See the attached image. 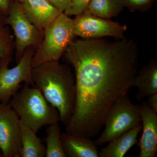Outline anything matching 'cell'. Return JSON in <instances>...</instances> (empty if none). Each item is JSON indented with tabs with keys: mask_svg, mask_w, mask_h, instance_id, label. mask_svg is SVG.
<instances>
[{
	"mask_svg": "<svg viewBox=\"0 0 157 157\" xmlns=\"http://www.w3.org/2000/svg\"><path fill=\"white\" fill-rule=\"evenodd\" d=\"M61 139L67 157H99L98 147L91 138L65 132L61 134Z\"/></svg>",
	"mask_w": 157,
	"mask_h": 157,
	"instance_id": "obj_12",
	"label": "cell"
},
{
	"mask_svg": "<svg viewBox=\"0 0 157 157\" xmlns=\"http://www.w3.org/2000/svg\"><path fill=\"white\" fill-rule=\"evenodd\" d=\"M7 16L0 10V28L5 26L6 25V19Z\"/></svg>",
	"mask_w": 157,
	"mask_h": 157,
	"instance_id": "obj_24",
	"label": "cell"
},
{
	"mask_svg": "<svg viewBox=\"0 0 157 157\" xmlns=\"http://www.w3.org/2000/svg\"><path fill=\"white\" fill-rule=\"evenodd\" d=\"M11 3V0H0V10L7 16Z\"/></svg>",
	"mask_w": 157,
	"mask_h": 157,
	"instance_id": "obj_22",
	"label": "cell"
},
{
	"mask_svg": "<svg viewBox=\"0 0 157 157\" xmlns=\"http://www.w3.org/2000/svg\"><path fill=\"white\" fill-rule=\"evenodd\" d=\"M75 72L76 98L68 134L91 138L104 126L108 110L132 87L139 67L138 45L124 38L73 41L65 52Z\"/></svg>",
	"mask_w": 157,
	"mask_h": 157,
	"instance_id": "obj_1",
	"label": "cell"
},
{
	"mask_svg": "<svg viewBox=\"0 0 157 157\" xmlns=\"http://www.w3.org/2000/svg\"><path fill=\"white\" fill-rule=\"evenodd\" d=\"M142 130V123L124 133L99 152V157H123L137 143V138Z\"/></svg>",
	"mask_w": 157,
	"mask_h": 157,
	"instance_id": "obj_13",
	"label": "cell"
},
{
	"mask_svg": "<svg viewBox=\"0 0 157 157\" xmlns=\"http://www.w3.org/2000/svg\"><path fill=\"white\" fill-rule=\"evenodd\" d=\"M91 0H72L70 6L63 12L68 16L79 15L87 9Z\"/></svg>",
	"mask_w": 157,
	"mask_h": 157,
	"instance_id": "obj_20",
	"label": "cell"
},
{
	"mask_svg": "<svg viewBox=\"0 0 157 157\" xmlns=\"http://www.w3.org/2000/svg\"><path fill=\"white\" fill-rule=\"evenodd\" d=\"M67 1H68V2H70V3L72 1V0H67Z\"/></svg>",
	"mask_w": 157,
	"mask_h": 157,
	"instance_id": "obj_27",
	"label": "cell"
},
{
	"mask_svg": "<svg viewBox=\"0 0 157 157\" xmlns=\"http://www.w3.org/2000/svg\"><path fill=\"white\" fill-rule=\"evenodd\" d=\"M55 7L62 12H64L69 8L70 2L67 0H48Z\"/></svg>",
	"mask_w": 157,
	"mask_h": 157,
	"instance_id": "obj_21",
	"label": "cell"
},
{
	"mask_svg": "<svg viewBox=\"0 0 157 157\" xmlns=\"http://www.w3.org/2000/svg\"><path fill=\"white\" fill-rule=\"evenodd\" d=\"M76 36L82 39H95L112 37L115 39L125 38L124 34L128 29L126 25H122L94 15L88 11L77 15L73 19Z\"/></svg>",
	"mask_w": 157,
	"mask_h": 157,
	"instance_id": "obj_7",
	"label": "cell"
},
{
	"mask_svg": "<svg viewBox=\"0 0 157 157\" xmlns=\"http://www.w3.org/2000/svg\"><path fill=\"white\" fill-rule=\"evenodd\" d=\"M21 151L20 157L45 156V147L36 132L20 122Z\"/></svg>",
	"mask_w": 157,
	"mask_h": 157,
	"instance_id": "obj_15",
	"label": "cell"
},
{
	"mask_svg": "<svg viewBox=\"0 0 157 157\" xmlns=\"http://www.w3.org/2000/svg\"><path fill=\"white\" fill-rule=\"evenodd\" d=\"M3 157L2 153V152L1 151V149H0V157Z\"/></svg>",
	"mask_w": 157,
	"mask_h": 157,
	"instance_id": "obj_25",
	"label": "cell"
},
{
	"mask_svg": "<svg viewBox=\"0 0 157 157\" xmlns=\"http://www.w3.org/2000/svg\"><path fill=\"white\" fill-rule=\"evenodd\" d=\"M26 0H19L20 2L21 3L24 2H25Z\"/></svg>",
	"mask_w": 157,
	"mask_h": 157,
	"instance_id": "obj_26",
	"label": "cell"
},
{
	"mask_svg": "<svg viewBox=\"0 0 157 157\" xmlns=\"http://www.w3.org/2000/svg\"><path fill=\"white\" fill-rule=\"evenodd\" d=\"M20 121L9 103H0V149L4 157H20Z\"/></svg>",
	"mask_w": 157,
	"mask_h": 157,
	"instance_id": "obj_9",
	"label": "cell"
},
{
	"mask_svg": "<svg viewBox=\"0 0 157 157\" xmlns=\"http://www.w3.org/2000/svg\"><path fill=\"white\" fill-rule=\"evenodd\" d=\"M13 36L7 27L0 28V61H11V55L13 45Z\"/></svg>",
	"mask_w": 157,
	"mask_h": 157,
	"instance_id": "obj_18",
	"label": "cell"
},
{
	"mask_svg": "<svg viewBox=\"0 0 157 157\" xmlns=\"http://www.w3.org/2000/svg\"><path fill=\"white\" fill-rule=\"evenodd\" d=\"M142 134L138 145L139 157H155L157 151V113L148 104L140 106Z\"/></svg>",
	"mask_w": 157,
	"mask_h": 157,
	"instance_id": "obj_10",
	"label": "cell"
},
{
	"mask_svg": "<svg viewBox=\"0 0 157 157\" xmlns=\"http://www.w3.org/2000/svg\"><path fill=\"white\" fill-rule=\"evenodd\" d=\"M29 85L25 83L9 103L20 122L37 133L42 127L59 122V114L38 88Z\"/></svg>",
	"mask_w": 157,
	"mask_h": 157,
	"instance_id": "obj_3",
	"label": "cell"
},
{
	"mask_svg": "<svg viewBox=\"0 0 157 157\" xmlns=\"http://www.w3.org/2000/svg\"><path fill=\"white\" fill-rule=\"evenodd\" d=\"M132 86L138 88L136 98L140 101L144 98L157 93V63L151 59L148 64L137 73Z\"/></svg>",
	"mask_w": 157,
	"mask_h": 157,
	"instance_id": "obj_14",
	"label": "cell"
},
{
	"mask_svg": "<svg viewBox=\"0 0 157 157\" xmlns=\"http://www.w3.org/2000/svg\"><path fill=\"white\" fill-rule=\"evenodd\" d=\"M34 52L33 46L26 48L14 67H8L9 62L0 64V103H9L22 82L33 86L32 60Z\"/></svg>",
	"mask_w": 157,
	"mask_h": 157,
	"instance_id": "obj_6",
	"label": "cell"
},
{
	"mask_svg": "<svg viewBox=\"0 0 157 157\" xmlns=\"http://www.w3.org/2000/svg\"><path fill=\"white\" fill-rule=\"evenodd\" d=\"M140 106L133 104L128 94L117 99L107 113L104 131L94 141L96 145L109 143L141 124Z\"/></svg>",
	"mask_w": 157,
	"mask_h": 157,
	"instance_id": "obj_5",
	"label": "cell"
},
{
	"mask_svg": "<svg viewBox=\"0 0 157 157\" xmlns=\"http://www.w3.org/2000/svg\"><path fill=\"white\" fill-rule=\"evenodd\" d=\"M43 41L34 52L32 68L51 62H59L76 36L73 19L62 12L45 29Z\"/></svg>",
	"mask_w": 157,
	"mask_h": 157,
	"instance_id": "obj_4",
	"label": "cell"
},
{
	"mask_svg": "<svg viewBox=\"0 0 157 157\" xmlns=\"http://www.w3.org/2000/svg\"><path fill=\"white\" fill-rule=\"evenodd\" d=\"M61 134L59 122L48 126L45 140V157H67L62 145Z\"/></svg>",
	"mask_w": 157,
	"mask_h": 157,
	"instance_id": "obj_17",
	"label": "cell"
},
{
	"mask_svg": "<svg viewBox=\"0 0 157 157\" xmlns=\"http://www.w3.org/2000/svg\"><path fill=\"white\" fill-rule=\"evenodd\" d=\"M21 5L29 20L42 32L62 13L48 0H26Z\"/></svg>",
	"mask_w": 157,
	"mask_h": 157,
	"instance_id": "obj_11",
	"label": "cell"
},
{
	"mask_svg": "<svg viewBox=\"0 0 157 157\" xmlns=\"http://www.w3.org/2000/svg\"><path fill=\"white\" fill-rule=\"evenodd\" d=\"M6 25L11 26L14 31L19 61L26 48L39 44L40 31L29 20L21 5L17 2L10 3Z\"/></svg>",
	"mask_w": 157,
	"mask_h": 157,
	"instance_id": "obj_8",
	"label": "cell"
},
{
	"mask_svg": "<svg viewBox=\"0 0 157 157\" xmlns=\"http://www.w3.org/2000/svg\"><path fill=\"white\" fill-rule=\"evenodd\" d=\"M124 8L121 0H91L86 11L98 17L109 19L118 16Z\"/></svg>",
	"mask_w": 157,
	"mask_h": 157,
	"instance_id": "obj_16",
	"label": "cell"
},
{
	"mask_svg": "<svg viewBox=\"0 0 157 157\" xmlns=\"http://www.w3.org/2000/svg\"><path fill=\"white\" fill-rule=\"evenodd\" d=\"M124 7L131 12H145L151 8L156 0H121Z\"/></svg>",
	"mask_w": 157,
	"mask_h": 157,
	"instance_id": "obj_19",
	"label": "cell"
},
{
	"mask_svg": "<svg viewBox=\"0 0 157 157\" xmlns=\"http://www.w3.org/2000/svg\"><path fill=\"white\" fill-rule=\"evenodd\" d=\"M33 86L58 110L59 121L67 126L73 116L76 103L75 76L70 68L59 62L44 63L33 68Z\"/></svg>",
	"mask_w": 157,
	"mask_h": 157,
	"instance_id": "obj_2",
	"label": "cell"
},
{
	"mask_svg": "<svg viewBox=\"0 0 157 157\" xmlns=\"http://www.w3.org/2000/svg\"><path fill=\"white\" fill-rule=\"evenodd\" d=\"M148 98V105L157 113V93L150 96Z\"/></svg>",
	"mask_w": 157,
	"mask_h": 157,
	"instance_id": "obj_23",
	"label": "cell"
}]
</instances>
